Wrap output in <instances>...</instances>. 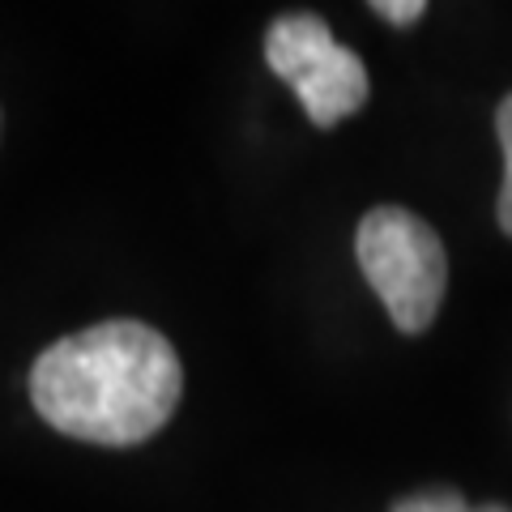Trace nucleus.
<instances>
[{
    "instance_id": "f257e3e1",
    "label": "nucleus",
    "mask_w": 512,
    "mask_h": 512,
    "mask_svg": "<svg viewBox=\"0 0 512 512\" xmlns=\"http://www.w3.org/2000/svg\"><path fill=\"white\" fill-rule=\"evenodd\" d=\"M175 346L141 320H103L69 333L30 367V402L60 436L128 448L163 431L180 406Z\"/></svg>"
},
{
    "instance_id": "f03ea898",
    "label": "nucleus",
    "mask_w": 512,
    "mask_h": 512,
    "mask_svg": "<svg viewBox=\"0 0 512 512\" xmlns=\"http://www.w3.org/2000/svg\"><path fill=\"white\" fill-rule=\"evenodd\" d=\"M355 256L384 312L402 333H423L436 320L448 286L440 235L402 205H380L355 231Z\"/></svg>"
},
{
    "instance_id": "7ed1b4c3",
    "label": "nucleus",
    "mask_w": 512,
    "mask_h": 512,
    "mask_svg": "<svg viewBox=\"0 0 512 512\" xmlns=\"http://www.w3.org/2000/svg\"><path fill=\"white\" fill-rule=\"evenodd\" d=\"M265 60L316 128H333L367 103V69L363 60L329 35L325 18L316 13H286L269 26Z\"/></svg>"
},
{
    "instance_id": "20e7f679",
    "label": "nucleus",
    "mask_w": 512,
    "mask_h": 512,
    "mask_svg": "<svg viewBox=\"0 0 512 512\" xmlns=\"http://www.w3.org/2000/svg\"><path fill=\"white\" fill-rule=\"evenodd\" d=\"M495 137H500L504 150V184H500V201H495V218H500V231L512 235V94L495 107Z\"/></svg>"
},
{
    "instance_id": "39448f33",
    "label": "nucleus",
    "mask_w": 512,
    "mask_h": 512,
    "mask_svg": "<svg viewBox=\"0 0 512 512\" xmlns=\"http://www.w3.org/2000/svg\"><path fill=\"white\" fill-rule=\"evenodd\" d=\"M389 512H512L504 504H466V495L461 491H419V495H406V500H397Z\"/></svg>"
},
{
    "instance_id": "423d86ee",
    "label": "nucleus",
    "mask_w": 512,
    "mask_h": 512,
    "mask_svg": "<svg viewBox=\"0 0 512 512\" xmlns=\"http://www.w3.org/2000/svg\"><path fill=\"white\" fill-rule=\"evenodd\" d=\"M372 9L380 13L384 22H393V26H414V22H419L423 13H427L423 0H376Z\"/></svg>"
}]
</instances>
